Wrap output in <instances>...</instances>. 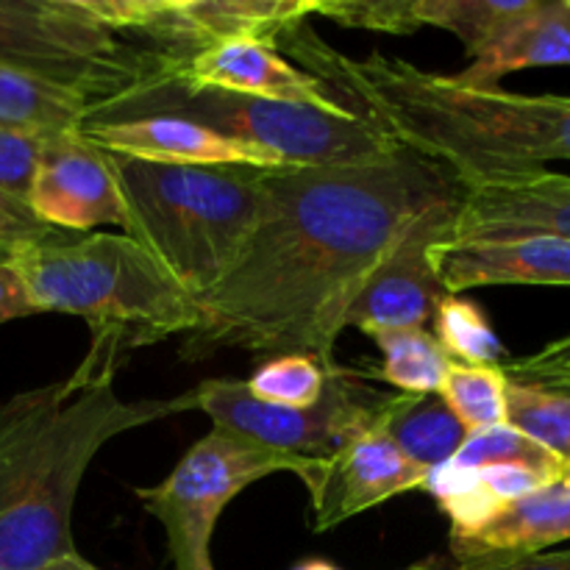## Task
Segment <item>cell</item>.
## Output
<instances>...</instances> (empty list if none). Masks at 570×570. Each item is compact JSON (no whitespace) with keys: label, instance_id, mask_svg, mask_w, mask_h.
Segmentation results:
<instances>
[{"label":"cell","instance_id":"cell-24","mask_svg":"<svg viewBox=\"0 0 570 570\" xmlns=\"http://www.w3.org/2000/svg\"><path fill=\"white\" fill-rule=\"evenodd\" d=\"M438 395L460 417L468 434L507 423V376L501 367H473L451 362Z\"/></svg>","mask_w":570,"mask_h":570},{"label":"cell","instance_id":"cell-18","mask_svg":"<svg viewBox=\"0 0 570 570\" xmlns=\"http://www.w3.org/2000/svg\"><path fill=\"white\" fill-rule=\"evenodd\" d=\"M566 540H570V484L557 479L501 507L476 532L451 538V551L456 562H471L538 554Z\"/></svg>","mask_w":570,"mask_h":570},{"label":"cell","instance_id":"cell-22","mask_svg":"<svg viewBox=\"0 0 570 570\" xmlns=\"http://www.w3.org/2000/svg\"><path fill=\"white\" fill-rule=\"evenodd\" d=\"M373 343L382 351V367L371 376L393 384L401 395L440 393L443 379L451 367V356L434 340L429 328H395V332H373Z\"/></svg>","mask_w":570,"mask_h":570},{"label":"cell","instance_id":"cell-27","mask_svg":"<svg viewBox=\"0 0 570 570\" xmlns=\"http://www.w3.org/2000/svg\"><path fill=\"white\" fill-rule=\"evenodd\" d=\"M451 462H456V465L462 468H471V471H482V468L493 465H523L532 468V471L549 473V476L554 479H560L562 468H566L557 456H551L543 445L529 440L527 434L512 429L510 423H501V426L468 434L465 445H462L460 454Z\"/></svg>","mask_w":570,"mask_h":570},{"label":"cell","instance_id":"cell-16","mask_svg":"<svg viewBox=\"0 0 570 570\" xmlns=\"http://www.w3.org/2000/svg\"><path fill=\"white\" fill-rule=\"evenodd\" d=\"M554 237L570 243V176L538 173L515 181L468 189L456 212L451 243Z\"/></svg>","mask_w":570,"mask_h":570},{"label":"cell","instance_id":"cell-29","mask_svg":"<svg viewBox=\"0 0 570 570\" xmlns=\"http://www.w3.org/2000/svg\"><path fill=\"white\" fill-rule=\"evenodd\" d=\"M501 371H504L507 382L554 390V393H570V334L543 345L534 354L507 360Z\"/></svg>","mask_w":570,"mask_h":570},{"label":"cell","instance_id":"cell-3","mask_svg":"<svg viewBox=\"0 0 570 570\" xmlns=\"http://www.w3.org/2000/svg\"><path fill=\"white\" fill-rule=\"evenodd\" d=\"M198 410L195 387L173 399L122 401L115 376H78L0 404V570H45L78 554L72 510L109 440Z\"/></svg>","mask_w":570,"mask_h":570},{"label":"cell","instance_id":"cell-10","mask_svg":"<svg viewBox=\"0 0 570 570\" xmlns=\"http://www.w3.org/2000/svg\"><path fill=\"white\" fill-rule=\"evenodd\" d=\"M460 206L462 200L440 206L412 223L356 289L345 312V328L354 326L371 337L373 332L432 326L434 306L445 295L432 265V248L451 237Z\"/></svg>","mask_w":570,"mask_h":570},{"label":"cell","instance_id":"cell-25","mask_svg":"<svg viewBox=\"0 0 570 570\" xmlns=\"http://www.w3.org/2000/svg\"><path fill=\"white\" fill-rule=\"evenodd\" d=\"M507 423L570 465V393L507 382Z\"/></svg>","mask_w":570,"mask_h":570},{"label":"cell","instance_id":"cell-1","mask_svg":"<svg viewBox=\"0 0 570 570\" xmlns=\"http://www.w3.org/2000/svg\"><path fill=\"white\" fill-rule=\"evenodd\" d=\"M262 176L259 226L232 273L198 301V328L181 337L187 362L237 348L334 367L345 312L367 273L412 223L468 193L449 167L404 145Z\"/></svg>","mask_w":570,"mask_h":570},{"label":"cell","instance_id":"cell-13","mask_svg":"<svg viewBox=\"0 0 570 570\" xmlns=\"http://www.w3.org/2000/svg\"><path fill=\"white\" fill-rule=\"evenodd\" d=\"M83 137L106 154L154 165L184 167H256L278 170L295 167L256 145L217 134L181 117H131V120H89Z\"/></svg>","mask_w":570,"mask_h":570},{"label":"cell","instance_id":"cell-8","mask_svg":"<svg viewBox=\"0 0 570 570\" xmlns=\"http://www.w3.org/2000/svg\"><path fill=\"white\" fill-rule=\"evenodd\" d=\"M321 460L278 454L212 426L154 488H139L145 512L161 523L173 570H215L212 538L223 510L273 473H293L309 488Z\"/></svg>","mask_w":570,"mask_h":570},{"label":"cell","instance_id":"cell-32","mask_svg":"<svg viewBox=\"0 0 570 570\" xmlns=\"http://www.w3.org/2000/svg\"><path fill=\"white\" fill-rule=\"evenodd\" d=\"M45 228L48 226H42V223L37 220H28V217H20L0 200V265H9L11 256L17 254V248H20L26 239L45 232Z\"/></svg>","mask_w":570,"mask_h":570},{"label":"cell","instance_id":"cell-12","mask_svg":"<svg viewBox=\"0 0 570 570\" xmlns=\"http://www.w3.org/2000/svg\"><path fill=\"white\" fill-rule=\"evenodd\" d=\"M423 482L426 471L406 460L382 429L362 434L317 462L315 479L306 488L312 501V529L328 532L395 495L421 490Z\"/></svg>","mask_w":570,"mask_h":570},{"label":"cell","instance_id":"cell-19","mask_svg":"<svg viewBox=\"0 0 570 570\" xmlns=\"http://www.w3.org/2000/svg\"><path fill=\"white\" fill-rule=\"evenodd\" d=\"M549 65H570V0H540L451 78L471 89H501L512 72Z\"/></svg>","mask_w":570,"mask_h":570},{"label":"cell","instance_id":"cell-2","mask_svg":"<svg viewBox=\"0 0 570 570\" xmlns=\"http://www.w3.org/2000/svg\"><path fill=\"white\" fill-rule=\"evenodd\" d=\"M295 65L354 100V111L404 148L449 167L465 189L515 181L570 161V98L471 89L399 56H351L309 20L278 42ZM348 106V104H345Z\"/></svg>","mask_w":570,"mask_h":570},{"label":"cell","instance_id":"cell-23","mask_svg":"<svg viewBox=\"0 0 570 570\" xmlns=\"http://www.w3.org/2000/svg\"><path fill=\"white\" fill-rule=\"evenodd\" d=\"M429 332L434 334L451 362L473 367H501L504 365V345L490 326L488 315L476 301L465 295L445 293L438 301Z\"/></svg>","mask_w":570,"mask_h":570},{"label":"cell","instance_id":"cell-6","mask_svg":"<svg viewBox=\"0 0 570 570\" xmlns=\"http://www.w3.org/2000/svg\"><path fill=\"white\" fill-rule=\"evenodd\" d=\"M0 67L65 89L89 111L176 72L150 45L106 22L92 0H0Z\"/></svg>","mask_w":570,"mask_h":570},{"label":"cell","instance_id":"cell-21","mask_svg":"<svg viewBox=\"0 0 570 570\" xmlns=\"http://www.w3.org/2000/svg\"><path fill=\"white\" fill-rule=\"evenodd\" d=\"M89 104L59 87L0 67V126L53 139L81 131Z\"/></svg>","mask_w":570,"mask_h":570},{"label":"cell","instance_id":"cell-17","mask_svg":"<svg viewBox=\"0 0 570 570\" xmlns=\"http://www.w3.org/2000/svg\"><path fill=\"white\" fill-rule=\"evenodd\" d=\"M432 265L445 293L462 295L476 287L538 284L570 287V243L554 237L495 239V243H451L432 248Z\"/></svg>","mask_w":570,"mask_h":570},{"label":"cell","instance_id":"cell-9","mask_svg":"<svg viewBox=\"0 0 570 570\" xmlns=\"http://www.w3.org/2000/svg\"><path fill=\"white\" fill-rule=\"evenodd\" d=\"M195 401L223 432L278 454L323 460L351 440L382 429L395 395L371 387L354 367L337 365L312 406L267 404L239 379H206L195 387Z\"/></svg>","mask_w":570,"mask_h":570},{"label":"cell","instance_id":"cell-35","mask_svg":"<svg viewBox=\"0 0 570 570\" xmlns=\"http://www.w3.org/2000/svg\"><path fill=\"white\" fill-rule=\"evenodd\" d=\"M562 482H568L570 484V465H566V468H562Z\"/></svg>","mask_w":570,"mask_h":570},{"label":"cell","instance_id":"cell-33","mask_svg":"<svg viewBox=\"0 0 570 570\" xmlns=\"http://www.w3.org/2000/svg\"><path fill=\"white\" fill-rule=\"evenodd\" d=\"M45 570H100V568H95L92 562L83 560L81 554H70V557H61V560L50 562Z\"/></svg>","mask_w":570,"mask_h":570},{"label":"cell","instance_id":"cell-15","mask_svg":"<svg viewBox=\"0 0 570 570\" xmlns=\"http://www.w3.org/2000/svg\"><path fill=\"white\" fill-rule=\"evenodd\" d=\"M538 3L540 0H315V14L343 28L382 33L443 28L465 45L468 59H473Z\"/></svg>","mask_w":570,"mask_h":570},{"label":"cell","instance_id":"cell-30","mask_svg":"<svg viewBox=\"0 0 570 570\" xmlns=\"http://www.w3.org/2000/svg\"><path fill=\"white\" fill-rule=\"evenodd\" d=\"M404 570H570V549L518 557H484V560L456 562V568H445L438 560H426Z\"/></svg>","mask_w":570,"mask_h":570},{"label":"cell","instance_id":"cell-26","mask_svg":"<svg viewBox=\"0 0 570 570\" xmlns=\"http://www.w3.org/2000/svg\"><path fill=\"white\" fill-rule=\"evenodd\" d=\"M337 367V365H334ZM332 367L301 354L273 356L248 379V390L259 401L278 406H312L323 395Z\"/></svg>","mask_w":570,"mask_h":570},{"label":"cell","instance_id":"cell-34","mask_svg":"<svg viewBox=\"0 0 570 570\" xmlns=\"http://www.w3.org/2000/svg\"><path fill=\"white\" fill-rule=\"evenodd\" d=\"M293 570H343V568L332 566V562L326 560H306V562H298Z\"/></svg>","mask_w":570,"mask_h":570},{"label":"cell","instance_id":"cell-5","mask_svg":"<svg viewBox=\"0 0 570 570\" xmlns=\"http://www.w3.org/2000/svg\"><path fill=\"white\" fill-rule=\"evenodd\" d=\"M106 156L122 198V234L150 250L193 298L204 301L232 273L259 226L267 204L265 170Z\"/></svg>","mask_w":570,"mask_h":570},{"label":"cell","instance_id":"cell-20","mask_svg":"<svg viewBox=\"0 0 570 570\" xmlns=\"http://www.w3.org/2000/svg\"><path fill=\"white\" fill-rule=\"evenodd\" d=\"M382 432L426 473L454 460L468 440V429L438 393L395 395Z\"/></svg>","mask_w":570,"mask_h":570},{"label":"cell","instance_id":"cell-14","mask_svg":"<svg viewBox=\"0 0 570 570\" xmlns=\"http://www.w3.org/2000/svg\"><path fill=\"white\" fill-rule=\"evenodd\" d=\"M167 76H176L178 81L193 83V87L223 89V92L250 95V98L276 100V104L309 106L328 115L354 111L334 95L326 81L306 72L295 61L284 59L282 50L265 42H248V39L212 45Z\"/></svg>","mask_w":570,"mask_h":570},{"label":"cell","instance_id":"cell-7","mask_svg":"<svg viewBox=\"0 0 570 570\" xmlns=\"http://www.w3.org/2000/svg\"><path fill=\"white\" fill-rule=\"evenodd\" d=\"M131 117H181L239 142L271 150L295 167L365 159L399 145L360 111L328 115L309 106L193 87L176 76H165L126 98L98 106L89 111L87 122Z\"/></svg>","mask_w":570,"mask_h":570},{"label":"cell","instance_id":"cell-11","mask_svg":"<svg viewBox=\"0 0 570 570\" xmlns=\"http://www.w3.org/2000/svg\"><path fill=\"white\" fill-rule=\"evenodd\" d=\"M31 215L56 232L89 234L98 226H120L122 198L109 156L81 131L45 142L31 187Z\"/></svg>","mask_w":570,"mask_h":570},{"label":"cell","instance_id":"cell-4","mask_svg":"<svg viewBox=\"0 0 570 570\" xmlns=\"http://www.w3.org/2000/svg\"><path fill=\"white\" fill-rule=\"evenodd\" d=\"M9 265L33 309L87 323L89 348L72 371L78 376H115L134 351L187 337L200 323L198 298L128 234L45 228Z\"/></svg>","mask_w":570,"mask_h":570},{"label":"cell","instance_id":"cell-31","mask_svg":"<svg viewBox=\"0 0 570 570\" xmlns=\"http://www.w3.org/2000/svg\"><path fill=\"white\" fill-rule=\"evenodd\" d=\"M28 315H37V309L28 298L20 273L11 265H0V326Z\"/></svg>","mask_w":570,"mask_h":570},{"label":"cell","instance_id":"cell-28","mask_svg":"<svg viewBox=\"0 0 570 570\" xmlns=\"http://www.w3.org/2000/svg\"><path fill=\"white\" fill-rule=\"evenodd\" d=\"M45 142L48 139L0 126V200L28 220H37L31 215V187Z\"/></svg>","mask_w":570,"mask_h":570}]
</instances>
